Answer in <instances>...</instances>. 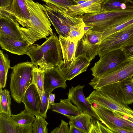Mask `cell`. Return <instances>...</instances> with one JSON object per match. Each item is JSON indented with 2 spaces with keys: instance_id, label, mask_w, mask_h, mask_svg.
<instances>
[{
  "instance_id": "cell-32",
  "label": "cell",
  "mask_w": 133,
  "mask_h": 133,
  "mask_svg": "<svg viewBox=\"0 0 133 133\" xmlns=\"http://www.w3.org/2000/svg\"><path fill=\"white\" fill-rule=\"evenodd\" d=\"M133 24V17L104 31L103 33L102 41L112 34L119 31Z\"/></svg>"
},
{
  "instance_id": "cell-18",
  "label": "cell",
  "mask_w": 133,
  "mask_h": 133,
  "mask_svg": "<svg viewBox=\"0 0 133 133\" xmlns=\"http://www.w3.org/2000/svg\"><path fill=\"white\" fill-rule=\"evenodd\" d=\"M66 81L59 70L58 66H55L50 70L44 72V91H52L58 88L65 89L67 87Z\"/></svg>"
},
{
  "instance_id": "cell-36",
  "label": "cell",
  "mask_w": 133,
  "mask_h": 133,
  "mask_svg": "<svg viewBox=\"0 0 133 133\" xmlns=\"http://www.w3.org/2000/svg\"><path fill=\"white\" fill-rule=\"evenodd\" d=\"M69 128L68 124L63 120H62L59 127L53 130L51 133H69Z\"/></svg>"
},
{
  "instance_id": "cell-25",
  "label": "cell",
  "mask_w": 133,
  "mask_h": 133,
  "mask_svg": "<svg viewBox=\"0 0 133 133\" xmlns=\"http://www.w3.org/2000/svg\"><path fill=\"white\" fill-rule=\"evenodd\" d=\"M10 67V60L7 54L0 50V88L5 87L8 70Z\"/></svg>"
},
{
  "instance_id": "cell-24",
  "label": "cell",
  "mask_w": 133,
  "mask_h": 133,
  "mask_svg": "<svg viewBox=\"0 0 133 133\" xmlns=\"http://www.w3.org/2000/svg\"><path fill=\"white\" fill-rule=\"evenodd\" d=\"M92 119V117L90 115L82 114L70 119L69 123V124L74 125L84 133H89Z\"/></svg>"
},
{
  "instance_id": "cell-42",
  "label": "cell",
  "mask_w": 133,
  "mask_h": 133,
  "mask_svg": "<svg viewBox=\"0 0 133 133\" xmlns=\"http://www.w3.org/2000/svg\"><path fill=\"white\" fill-rule=\"evenodd\" d=\"M55 98V94L51 93L49 97V109L50 106L54 103V101Z\"/></svg>"
},
{
  "instance_id": "cell-34",
  "label": "cell",
  "mask_w": 133,
  "mask_h": 133,
  "mask_svg": "<svg viewBox=\"0 0 133 133\" xmlns=\"http://www.w3.org/2000/svg\"><path fill=\"white\" fill-rule=\"evenodd\" d=\"M52 91L48 90L43 93L41 99V105L39 114L45 118H46V113L49 109V98Z\"/></svg>"
},
{
  "instance_id": "cell-20",
  "label": "cell",
  "mask_w": 133,
  "mask_h": 133,
  "mask_svg": "<svg viewBox=\"0 0 133 133\" xmlns=\"http://www.w3.org/2000/svg\"><path fill=\"white\" fill-rule=\"evenodd\" d=\"M104 0H89L80 4L71 6L68 8L67 13L70 16H74L99 12Z\"/></svg>"
},
{
  "instance_id": "cell-2",
  "label": "cell",
  "mask_w": 133,
  "mask_h": 133,
  "mask_svg": "<svg viewBox=\"0 0 133 133\" xmlns=\"http://www.w3.org/2000/svg\"><path fill=\"white\" fill-rule=\"evenodd\" d=\"M61 48L59 38L53 34L46 38L41 45L33 44L29 48L26 54L30 58L31 62L44 72L57 66L63 60Z\"/></svg>"
},
{
  "instance_id": "cell-16",
  "label": "cell",
  "mask_w": 133,
  "mask_h": 133,
  "mask_svg": "<svg viewBox=\"0 0 133 133\" xmlns=\"http://www.w3.org/2000/svg\"><path fill=\"white\" fill-rule=\"evenodd\" d=\"M32 124H20L11 116L0 113V133H32Z\"/></svg>"
},
{
  "instance_id": "cell-4",
  "label": "cell",
  "mask_w": 133,
  "mask_h": 133,
  "mask_svg": "<svg viewBox=\"0 0 133 133\" xmlns=\"http://www.w3.org/2000/svg\"><path fill=\"white\" fill-rule=\"evenodd\" d=\"M36 66L31 62H25L11 67L10 89L14 101L20 104L27 89L33 84L32 70Z\"/></svg>"
},
{
  "instance_id": "cell-37",
  "label": "cell",
  "mask_w": 133,
  "mask_h": 133,
  "mask_svg": "<svg viewBox=\"0 0 133 133\" xmlns=\"http://www.w3.org/2000/svg\"><path fill=\"white\" fill-rule=\"evenodd\" d=\"M99 133H113V132L106 126H105L99 121L97 120Z\"/></svg>"
},
{
  "instance_id": "cell-6",
  "label": "cell",
  "mask_w": 133,
  "mask_h": 133,
  "mask_svg": "<svg viewBox=\"0 0 133 133\" xmlns=\"http://www.w3.org/2000/svg\"><path fill=\"white\" fill-rule=\"evenodd\" d=\"M29 11L31 25V31L38 40L46 38L53 34L51 22L46 15L42 5L33 0H26Z\"/></svg>"
},
{
  "instance_id": "cell-21",
  "label": "cell",
  "mask_w": 133,
  "mask_h": 133,
  "mask_svg": "<svg viewBox=\"0 0 133 133\" xmlns=\"http://www.w3.org/2000/svg\"><path fill=\"white\" fill-rule=\"evenodd\" d=\"M49 109L65 116L69 119L81 114L78 108L68 98L60 99L59 103L52 105Z\"/></svg>"
},
{
  "instance_id": "cell-1",
  "label": "cell",
  "mask_w": 133,
  "mask_h": 133,
  "mask_svg": "<svg viewBox=\"0 0 133 133\" xmlns=\"http://www.w3.org/2000/svg\"><path fill=\"white\" fill-rule=\"evenodd\" d=\"M86 99L90 105L95 104L133 118V110L125 101L120 82L95 89Z\"/></svg>"
},
{
  "instance_id": "cell-12",
  "label": "cell",
  "mask_w": 133,
  "mask_h": 133,
  "mask_svg": "<svg viewBox=\"0 0 133 133\" xmlns=\"http://www.w3.org/2000/svg\"><path fill=\"white\" fill-rule=\"evenodd\" d=\"M90 62L84 56L80 55L72 61L65 62L63 60L58 66L66 80H70L86 71Z\"/></svg>"
},
{
  "instance_id": "cell-19",
  "label": "cell",
  "mask_w": 133,
  "mask_h": 133,
  "mask_svg": "<svg viewBox=\"0 0 133 133\" xmlns=\"http://www.w3.org/2000/svg\"><path fill=\"white\" fill-rule=\"evenodd\" d=\"M25 108L35 116L40 114L41 105V97L35 85H31L26 90L22 101Z\"/></svg>"
},
{
  "instance_id": "cell-11",
  "label": "cell",
  "mask_w": 133,
  "mask_h": 133,
  "mask_svg": "<svg viewBox=\"0 0 133 133\" xmlns=\"http://www.w3.org/2000/svg\"><path fill=\"white\" fill-rule=\"evenodd\" d=\"M19 26L15 17L6 9H0V37L24 38L19 29Z\"/></svg>"
},
{
  "instance_id": "cell-41",
  "label": "cell",
  "mask_w": 133,
  "mask_h": 133,
  "mask_svg": "<svg viewBox=\"0 0 133 133\" xmlns=\"http://www.w3.org/2000/svg\"><path fill=\"white\" fill-rule=\"evenodd\" d=\"M70 126L69 133H84L83 132L74 125L69 124Z\"/></svg>"
},
{
  "instance_id": "cell-5",
  "label": "cell",
  "mask_w": 133,
  "mask_h": 133,
  "mask_svg": "<svg viewBox=\"0 0 133 133\" xmlns=\"http://www.w3.org/2000/svg\"><path fill=\"white\" fill-rule=\"evenodd\" d=\"M42 5L46 15L59 36L67 38L71 26L83 21V15L70 16L65 10L49 3Z\"/></svg>"
},
{
  "instance_id": "cell-14",
  "label": "cell",
  "mask_w": 133,
  "mask_h": 133,
  "mask_svg": "<svg viewBox=\"0 0 133 133\" xmlns=\"http://www.w3.org/2000/svg\"><path fill=\"white\" fill-rule=\"evenodd\" d=\"M14 16L23 27L27 28L32 34L30 17L26 0H12L10 7L6 9Z\"/></svg>"
},
{
  "instance_id": "cell-8",
  "label": "cell",
  "mask_w": 133,
  "mask_h": 133,
  "mask_svg": "<svg viewBox=\"0 0 133 133\" xmlns=\"http://www.w3.org/2000/svg\"><path fill=\"white\" fill-rule=\"evenodd\" d=\"M103 32L90 30L77 42L75 57L84 56L90 62L98 55Z\"/></svg>"
},
{
  "instance_id": "cell-30",
  "label": "cell",
  "mask_w": 133,
  "mask_h": 133,
  "mask_svg": "<svg viewBox=\"0 0 133 133\" xmlns=\"http://www.w3.org/2000/svg\"><path fill=\"white\" fill-rule=\"evenodd\" d=\"M44 118L38 114L35 116V117L32 124V133H48L47 125L48 123Z\"/></svg>"
},
{
  "instance_id": "cell-35",
  "label": "cell",
  "mask_w": 133,
  "mask_h": 133,
  "mask_svg": "<svg viewBox=\"0 0 133 133\" xmlns=\"http://www.w3.org/2000/svg\"><path fill=\"white\" fill-rule=\"evenodd\" d=\"M128 58H133V35L121 48Z\"/></svg>"
},
{
  "instance_id": "cell-38",
  "label": "cell",
  "mask_w": 133,
  "mask_h": 133,
  "mask_svg": "<svg viewBox=\"0 0 133 133\" xmlns=\"http://www.w3.org/2000/svg\"><path fill=\"white\" fill-rule=\"evenodd\" d=\"M91 124L89 133H99L98 126L96 120H91Z\"/></svg>"
},
{
  "instance_id": "cell-3",
  "label": "cell",
  "mask_w": 133,
  "mask_h": 133,
  "mask_svg": "<svg viewBox=\"0 0 133 133\" xmlns=\"http://www.w3.org/2000/svg\"><path fill=\"white\" fill-rule=\"evenodd\" d=\"M132 17L133 9L118 11L101 10L99 12L86 14L82 16L85 25L93 27L90 30L103 33Z\"/></svg>"
},
{
  "instance_id": "cell-28",
  "label": "cell",
  "mask_w": 133,
  "mask_h": 133,
  "mask_svg": "<svg viewBox=\"0 0 133 133\" xmlns=\"http://www.w3.org/2000/svg\"><path fill=\"white\" fill-rule=\"evenodd\" d=\"M33 84H34L38 91L41 100L44 89V72L40 70L38 66H36L32 71Z\"/></svg>"
},
{
  "instance_id": "cell-7",
  "label": "cell",
  "mask_w": 133,
  "mask_h": 133,
  "mask_svg": "<svg viewBox=\"0 0 133 133\" xmlns=\"http://www.w3.org/2000/svg\"><path fill=\"white\" fill-rule=\"evenodd\" d=\"M133 76V58H127L117 66L98 78H94L89 83L94 89L119 82Z\"/></svg>"
},
{
  "instance_id": "cell-45",
  "label": "cell",
  "mask_w": 133,
  "mask_h": 133,
  "mask_svg": "<svg viewBox=\"0 0 133 133\" xmlns=\"http://www.w3.org/2000/svg\"><path fill=\"white\" fill-rule=\"evenodd\" d=\"M132 83L133 85V78H132Z\"/></svg>"
},
{
  "instance_id": "cell-17",
  "label": "cell",
  "mask_w": 133,
  "mask_h": 133,
  "mask_svg": "<svg viewBox=\"0 0 133 133\" xmlns=\"http://www.w3.org/2000/svg\"><path fill=\"white\" fill-rule=\"evenodd\" d=\"M1 48L14 54L18 55L26 54L31 45L23 38L15 39L7 37H0Z\"/></svg>"
},
{
  "instance_id": "cell-15",
  "label": "cell",
  "mask_w": 133,
  "mask_h": 133,
  "mask_svg": "<svg viewBox=\"0 0 133 133\" xmlns=\"http://www.w3.org/2000/svg\"><path fill=\"white\" fill-rule=\"evenodd\" d=\"M91 107L100 119V121L108 127L114 125L124 129L133 131V128L129 125L124 119L116 116L113 112L107 109L97 105Z\"/></svg>"
},
{
  "instance_id": "cell-22",
  "label": "cell",
  "mask_w": 133,
  "mask_h": 133,
  "mask_svg": "<svg viewBox=\"0 0 133 133\" xmlns=\"http://www.w3.org/2000/svg\"><path fill=\"white\" fill-rule=\"evenodd\" d=\"M62 55L65 62L72 61L75 59V54L78 41L71 40L68 38L59 36Z\"/></svg>"
},
{
  "instance_id": "cell-39",
  "label": "cell",
  "mask_w": 133,
  "mask_h": 133,
  "mask_svg": "<svg viewBox=\"0 0 133 133\" xmlns=\"http://www.w3.org/2000/svg\"><path fill=\"white\" fill-rule=\"evenodd\" d=\"M12 0H0V9H8L10 6Z\"/></svg>"
},
{
  "instance_id": "cell-29",
  "label": "cell",
  "mask_w": 133,
  "mask_h": 133,
  "mask_svg": "<svg viewBox=\"0 0 133 133\" xmlns=\"http://www.w3.org/2000/svg\"><path fill=\"white\" fill-rule=\"evenodd\" d=\"M12 118L16 122L21 124H32L35 117L34 115L29 112L26 108L19 114L11 115Z\"/></svg>"
},
{
  "instance_id": "cell-43",
  "label": "cell",
  "mask_w": 133,
  "mask_h": 133,
  "mask_svg": "<svg viewBox=\"0 0 133 133\" xmlns=\"http://www.w3.org/2000/svg\"><path fill=\"white\" fill-rule=\"evenodd\" d=\"M93 28V27L92 26L85 25L84 28V34Z\"/></svg>"
},
{
  "instance_id": "cell-31",
  "label": "cell",
  "mask_w": 133,
  "mask_h": 133,
  "mask_svg": "<svg viewBox=\"0 0 133 133\" xmlns=\"http://www.w3.org/2000/svg\"><path fill=\"white\" fill-rule=\"evenodd\" d=\"M85 24L83 21L71 26L67 38L71 40L78 41L84 34V28Z\"/></svg>"
},
{
  "instance_id": "cell-23",
  "label": "cell",
  "mask_w": 133,
  "mask_h": 133,
  "mask_svg": "<svg viewBox=\"0 0 133 133\" xmlns=\"http://www.w3.org/2000/svg\"><path fill=\"white\" fill-rule=\"evenodd\" d=\"M133 9L132 0H104L101 10L122 11Z\"/></svg>"
},
{
  "instance_id": "cell-40",
  "label": "cell",
  "mask_w": 133,
  "mask_h": 133,
  "mask_svg": "<svg viewBox=\"0 0 133 133\" xmlns=\"http://www.w3.org/2000/svg\"><path fill=\"white\" fill-rule=\"evenodd\" d=\"M114 114L117 117L127 120L133 123V118L124 115L121 113L116 111H112Z\"/></svg>"
},
{
  "instance_id": "cell-27",
  "label": "cell",
  "mask_w": 133,
  "mask_h": 133,
  "mask_svg": "<svg viewBox=\"0 0 133 133\" xmlns=\"http://www.w3.org/2000/svg\"><path fill=\"white\" fill-rule=\"evenodd\" d=\"M132 77L127 78L120 82L122 88L125 101L127 104L133 103Z\"/></svg>"
},
{
  "instance_id": "cell-44",
  "label": "cell",
  "mask_w": 133,
  "mask_h": 133,
  "mask_svg": "<svg viewBox=\"0 0 133 133\" xmlns=\"http://www.w3.org/2000/svg\"><path fill=\"white\" fill-rule=\"evenodd\" d=\"M76 3L77 4V5L78 4V2L80 1H84L85 2L86 1H88L89 0H74Z\"/></svg>"
},
{
  "instance_id": "cell-10",
  "label": "cell",
  "mask_w": 133,
  "mask_h": 133,
  "mask_svg": "<svg viewBox=\"0 0 133 133\" xmlns=\"http://www.w3.org/2000/svg\"><path fill=\"white\" fill-rule=\"evenodd\" d=\"M133 35V24L115 32L102 41L98 55L100 57L110 51L121 49Z\"/></svg>"
},
{
  "instance_id": "cell-33",
  "label": "cell",
  "mask_w": 133,
  "mask_h": 133,
  "mask_svg": "<svg viewBox=\"0 0 133 133\" xmlns=\"http://www.w3.org/2000/svg\"><path fill=\"white\" fill-rule=\"evenodd\" d=\"M45 3H49L65 10L67 12L68 8L77 5L74 0H42Z\"/></svg>"
},
{
  "instance_id": "cell-26",
  "label": "cell",
  "mask_w": 133,
  "mask_h": 133,
  "mask_svg": "<svg viewBox=\"0 0 133 133\" xmlns=\"http://www.w3.org/2000/svg\"><path fill=\"white\" fill-rule=\"evenodd\" d=\"M7 90H0V113H5L11 116V98Z\"/></svg>"
},
{
  "instance_id": "cell-13",
  "label": "cell",
  "mask_w": 133,
  "mask_h": 133,
  "mask_svg": "<svg viewBox=\"0 0 133 133\" xmlns=\"http://www.w3.org/2000/svg\"><path fill=\"white\" fill-rule=\"evenodd\" d=\"M84 87L80 85L75 87L72 86L67 94L68 98L78 108L81 114H88L100 121L84 96L83 91Z\"/></svg>"
},
{
  "instance_id": "cell-9",
  "label": "cell",
  "mask_w": 133,
  "mask_h": 133,
  "mask_svg": "<svg viewBox=\"0 0 133 133\" xmlns=\"http://www.w3.org/2000/svg\"><path fill=\"white\" fill-rule=\"evenodd\" d=\"M127 58L121 49L109 52L100 57L91 69L94 78H98L125 61Z\"/></svg>"
}]
</instances>
